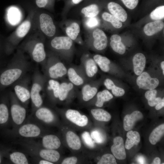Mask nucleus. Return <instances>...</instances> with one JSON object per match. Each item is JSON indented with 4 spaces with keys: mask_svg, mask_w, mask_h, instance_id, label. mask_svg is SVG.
<instances>
[{
    "mask_svg": "<svg viewBox=\"0 0 164 164\" xmlns=\"http://www.w3.org/2000/svg\"><path fill=\"white\" fill-rule=\"evenodd\" d=\"M36 9V7L30 8L26 19L9 36L6 38L5 44L8 48H13L30 32Z\"/></svg>",
    "mask_w": 164,
    "mask_h": 164,
    "instance_id": "obj_1",
    "label": "nucleus"
},
{
    "mask_svg": "<svg viewBox=\"0 0 164 164\" xmlns=\"http://www.w3.org/2000/svg\"><path fill=\"white\" fill-rule=\"evenodd\" d=\"M53 18L49 14L36 7L31 31H38L45 36L53 38L56 32Z\"/></svg>",
    "mask_w": 164,
    "mask_h": 164,
    "instance_id": "obj_2",
    "label": "nucleus"
},
{
    "mask_svg": "<svg viewBox=\"0 0 164 164\" xmlns=\"http://www.w3.org/2000/svg\"><path fill=\"white\" fill-rule=\"evenodd\" d=\"M24 41V48L30 52L33 60L37 62L43 61L46 58L44 40L45 36L38 31H31Z\"/></svg>",
    "mask_w": 164,
    "mask_h": 164,
    "instance_id": "obj_3",
    "label": "nucleus"
},
{
    "mask_svg": "<svg viewBox=\"0 0 164 164\" xmlns=\"http://www.w3.org/2000/svg\"><path fill=\"white\" fill-rule=\"evenodd\" d=\"M62 115L63 123L76 131H81L93 126L90 117L77 110L68 109L65 110Z\"/></svg>",
    "mask_w": 164,
    "mask_h": 164,
    "instance_id": "obj_4",
    "label": "nucleus"
},
{
    "mask_svg": "<svg viewBox=\"0 0 164 164\" xmlns=\"http://www.w3.org/2000/svg\"><path fill=\"white\" fill-rule=\"evenodd\" d=\"M63 145L72 154L85 153V150L81 139L76 131L64 124L60 126Z\"/></svg>",
    "mask_w": 164,
    "mask_h": 164,
    "instance_id": "obj_5",
    "label": "nucleus"
},
{
    "mask_svg": "<svg viewBox=\"0 0 164 164\" xmlns=\"http://www.w3.org/2000/svg\"><path fill=\"white\" fill-rule=\"evenodd\" d=\"M136 83L140 88L152 90L158 86L159 81L157 79L152 78L148 73L144 72L138 75L136 79Z\"/></svg>",
    "mask_w": 164,
    "mask_h": 164,
    "instance_id": "obj_6",
    "label": "nucleus"
},
{
    "mask_svg": "<svg viewBox=\"0 0 164 164\" xmlns=\"http://www.w3.org/2000/svg\"><path fill=\"white\" fill-rule=\"evenodd\" d=\"M85 0L80 6L81 12L87 18L96 17L100 12L99 5L94 0Z\"/></svg>",
    "mask_w": 164,
    "mask_h": 164,
    "instance_id": "obj_7",
    "label": "nucleus"
},
{
    "mask_svg": "<svg viewBox=\"0 0 164 164\" xmlns=\"http://www.w3.org/2000/svg\"><path fill=\"white\" fill-rule=\"evenodd\" d=\"M50 44L56 50H68L72 47L73 40L68 36H55L52 38Z\"/></svg>",
    "mask_w": 164,
    "mask_h": 164,
    "instance_id": "obj_8",
    "label": "nucleus"
},
{
    "mask_svg": "<svg viewBox=\"0 0 164 164\" xmlns=\"http://www.w3.org/2000/svg\"><path fill=\"white\" fill-rule=\"evenodd\" d=\"M92 36L94 39L93 45L96 49L101 50L107 47L108 38L102 30L98 28L96 29L93 32Z\"/></svg>",
    "mask_w": 164,
    "mask_h": 164,
    "instance_id": "obj_9",
    "label": "nucleus"
},
{
    "mask_svg": "<svg viewBox=\"0 0 164 164\" xmlns=\"http://www.w3.org/2000/svg\"><path fill=\"white\" fill-rule=\"evenodd\" d=\"M111 152L116 158L119 160H123L126 158L123 138L121 137H115L113 139V144L111 148Z\"/></svg>",
    "mask_w": 164,
    "mask_h": 164,
    "instance_id": "obj_10",
    "label": "nucleus"
},
{
    "mask_svg": "<svg viewBox=\"0 0 164 164\" xmlns=\"http://www.w3.org/2000/svg\"><path fill=\"white\" fill-rule=\"evenodd\" d=\"M22 73L21 70L17 68L5 70L1 75L0 82L4 85H9L18 79Z\"/></svg>",
    "mask_w": 164,
    "mask_h": 164,
    "instance_id": "obj_11",
    "label": "nucleus"
},
{
    "mask_svg": "<svg viewBox=\"0 0 164 164\" xmlns=\"http://www.w3.org/2000/svg\"><path fill=\"white\" fill-rule=\"evenodd\" d=\"M43 147L46 149L57 150L63 145V141L57 136L48 134L43 137L42 140Z\"/></svg>",
    "mask_w": 164,
    "mask_h": 164,
    "instance_id": "obj_12",
    "label": "nucleus"
},
{
    "mask_svg": "<svg viewBox=\"0 0 164 164\" xmlns=\"http://www.w3.org/2000/svg\"><path fill=\"white\" fill-rule=\"evenodd\" d=\"M90 159L83 153L72 154L71 155L63 158L61 160V164H76L87 163L89 162Z\"/></svg>",
    "mask_w": 164,
    "mask_h": 164,
    "instance_id": "obj_13",
    "label": "nucleus"
},
{
    "mask_svg": "<svg viewBox=\"0 0 164 164\" xmlns=\"http://www.w3.org/2000/svg\"><path fill=\"white\" fill-rule=\"evenodd\" d=\"M142 114L140 111H136L130 114L126 115L123 120V127L126 131H129L133 127L135 122L143 118Z\"/></svg>",
    "mask_w": 164,
    "mask_h": 164,
    "instance_id": "obj_14",
    "label": "nucleus"
},
{
    "mask_svg": "<svg viewBox=\"0 0 164 164\" xmlns=\"http://www.w3.org/2000/svg\"><path fill=\"white\" fill-rule=\"evenodd\" d=\"M108 10L111 14L118 18L121 22H125L127 18V13L119 4L114 2H110L107 5Z\"/></svg>",
    "mask_w": 164,
    "mask_h": 164,
    "instance_id": "obj_15",
    "label": "nucleus"
},
{
    "mask_svg": "<svg viewBox=\"0 0 164 164\" xmlns=\"http://www.w3.org/2000/svg\"><path fill=\"white\" fill-rule=\"evenodd\" d=\"M88 130L91 141L96 148L97 144H102L105 142L106 135L102 130L93 126Z\"/></svg>",
    "mask_w": 164,
    "mask_h": 164,
    "instance_id": "obj_16",
    "label": "nucleus"
},
{
    "mask_svg": "<svg viewBox=\"0 0 164 164\" xmlns=\"http://www.w3.org/2000/svg\"><path fill=\"white\" fill-rule=\"evenodd\" d=\"M164 27V22L160 20H156L146 24L143 28L145 35L151 36L161 31Z\"/></svg>",
    "mask_w": 164,
    "mask_h": 164,
    "instance_id": "obj_17",
    "label": "nucleus"
},
{
    "mask_svg": "<svg viewBox=\"0 0 164 164\" xmlns=\"http://www.w3.org/2000/svg\"><path fill=\"white\" fill-rule=\"evenodd\" d=\"M21 136L26 137H35L40 134L41 130L37 126L32 124H27L22 126L19 129Z\"/></svg>",
    "mask_w": 164,
    "mask_h": 164,
    "instance_id": "obj_18",
    "label": "nucleus"
},
{
    "mask_svg": "<svg viewBox=\"0 0 164 164\" xmlns=\"http://www.w3.org/2000/svg\"><path fill=\"white\" fill-rule=\"evenodd\" d=\"M11 113L13 121L17 125L21 124L26 118L25 109L17 104H14L12 106Z\"/></svg>",
    "mask_w": 164,
    "mask_h": 164,
    "instance_id": "obj_19",
    "label": "nucleus"
},
{
    "mask_svg": "<svg viewBox=\"0 0 164 164\" xmlns=\"http://www.w3.org/2000/svg\"><path fill=\"white\" fill-rule=\"evenodd\" d=\"M36 115L39 119L48 124L53 123L56 120V116L53 112L46 108L38 109L36 112Z\"/></svg>",
    "mask_w": 164,
    "mask_h": 164,
    "instance_id": "obj_20",
    "label": "nucleus"
},
{
    "mask_svg": "<svg viewBox=\"0 0 164 164\" xmlns=\"http://www.w3.org/2000/svg\"><path fill=\"white\" fill-rule=\"evenodd\" d=\"M134 72L137 75H139L143 71L145 65L146 58L145 55L141 53L135 54L133 58Z\"/></svg>",
    "mask_w": 164,
    "mask_h": 164,
    "instance_id": "obj_21",
    "label": "nucleus"
},
{
    "mask_svg": "<svg viewBox=\"0 0 164 164\" xmlns=\"http://www.w3.org/2000/svg\"><path fill=\"white\" fill-rule=\"evenodd\" d=\"M39 154L43 159L53 163L60 161L61 158L60 153L56 150L45 149L41 150Z\"/></svg>",
    "mask_w": 164,
    "mask_h": 164,
    "instance_id": "obj_22",
    "label": "nucleus"
},
{
    "mask_svg": "<svg viewBox=\"0 0 164 164\" xmlns=\"http://www.w3.org/2000/svg\"><path fill=\"white\" fill-rule=\"evenodd\" d=\"M91 117L98 121L108 122L110 121L111 117L107 111L101 108H93L90 111Z\"/></svg>",
    "mask_w": 164,
    "mask_h": 164,
    "instance_id": "obj_23",
    "label": "nucleus"
},
{
    "mask_svg": "<svg viewBox=\"0 0 164 164\" xmlns=\"http://www.w3.org/2000/svg\"><path fill=\"white\" fill-rule=\"evenodd\" d=\"M110 45L113 50L120 54H124L126 51L125 45L121 42V38L117 34L112 35L110 38Z\"/></svg>",
    "mask_w": 164,
    "mask_h": 164,
    "instance_id": "obj_24",
    "label": "nucleus"
},
{
    "mask_svg": "<svg viewBox=\"0 0 164 164\" xmlns=\"http://www.w3.org/2000/svg\"><path fill=\"white\" fill-rule=\"evenodd\" d=\"M49 72L51 78L56 79L66 75L67 70L63 63L58 62L50 67Z\"/></svg>",
    "mask_w": 164,
    "mask_h": 164,
    "instance_id": "obj_25",
    "label": "nucleus"
},
{
    "mask_svg": "<svg viewBox=\"0 0 164 164\" xmlns=\"http://www.w3.org/2000/svg\"><path fill=\"white\" fill-rule=\"evenodd\" d=\"M125 147L126 149H130L134 145L138 144L140 141V137L139 133L137 131H129L126 134Z\"/></svg>",
    "mask_w": 164,
    "mask_h": 164,
    "instance_id": "obj_26",
    "label": "nucleus"
},
{
    "mask_svg": "<svg viewBox=\"0 0 164 164\" xmlns=\"http://www.w3.org/2000/svg\"><path fill=\"white\" fill-rule=\"evenodd\" d=\"M42 89L41 86L39 84L35 83L32 85L30 96L32 100L37 107H39L43 103V100L39 92Z\"/></svg>",
    "mask_w": 164,
    "mask_h": 164,
    "instance_id": "obj_27",
    "label": "nucleus"
},
{
    "mask_svg": "<svg viewBox=\"0 0 164 164\" xmlns=\"http://www.w3.org/2000/svg\"><path fill=\"white\" fill-rule=\"evenodd\" d=\"M112 94L108 90H104L98 92L97 95V100L95 106L97 107H101L106 102L108 101L113 98Z\"/></svg>",
    "mask_w": 164,
    "mask_h": 164,
    "instance_id": "obj_28",
    "label": "nucleus"
},
{
    "mask_svg": "<svg viewBox=\"0 0 164 164\" xmlns=\"http://www.w3.org/2000/svg\"><path fill=\"white\" fill-rule=\"evenodd\" d=\"M164 133V124H162L155 128L150 134L149 140L152 145H155L162 137Z\"/></svg>",
    "mask_w": 164,
    "mask_h": 164,
    "instance_id": "obj_29",
    "label": "nucleus"
},
{
    "mask_svg": "<svg viewBox=\"0 0 164 164\" xmlns=\"http://www.w3.org/2000/svg\"><path fill=\"white\" fill-rule=\"evenodd\" d=\"M97 92V88L87 84L83 87L82 90V99L84 102H88L92 99Z\"/></svg>",
    "mask_w": 164,
    "mask_h": 164,
    "instance_id": "obj_30",
    "label": "nucleus"
},
{
    "mask_svg": "<svg viewBox=\"0 0 164 164\" xmlns=\"http://www.w3.org/2000/svg\"><path fill=\"white\" fill-rule=\"evenodd\" d=\"M93 58L102 70L105 72H108L109 71V64L110 63V61L107 57L96 54L94 56Z\"/></svg>",
    "mask_w": 164,
    "mask_h": 164,
    "instance_id": "obj_31",
    "label": "nucleus"
},
{
    "mask_svg": "<svg viewBox=\"0 0 164 164\" xmlns=\"http://www.w3.org/2000/svg\"><path fill=\"white\" fill-rule=\"evenodd\" d=\"M65 31L68 37L73 40H75L80 33V26L77 22H73L66 28Z\"/></svg>",
    "mask_w": 164,
    "mask_h": 164,
    "instance_id": "obj_32",
    "label": "nucleus"
},
{
    "mask_svg": "<svg viewBox=\"0 0 164 164\" xmlns=\"http://www.w3.org/2000/svg\"><path fill=\"white\" fill-rule=\"evenodd\" d=\"M73 85L71 83H63L60 84L58 98L60 101H63L67 98L69 92L73 88Z\"/></svg>",
    "mask_w": 164,
    "mask_h": 164,
    "instance_id": "obj_33",
    "label": "nucleus"
},
{
    "mask_svg": "<svg viewBox=\"0 0 164 164\" xmlns=\"http://www.w3.org/2000/svg\"><path fill=\"white\" fill-rule=\"evenodd\" d=\"M102 17L104 21L111 23L115 28L119 29L122 26V23L118 18L108 12L103 13Z\"/></svg>",
    "mask_w": 164,
    "mask_h": 164,
    "instance_id": "obj_34",
    "label": "nucleus"
},
{
    "mask_svg": "<svg viewBox=\"0 0 164 164\" xmlns=\"http://www.w3.org/2000/svg\"><path fill=\"white\" fill-rule=\"evenodd\" d=\"M14 90L18 98L22 102H25L30 98V92L25 88L19 85H16Z\"/></svg>",
    "mask_w": 164,
    "mask_h": 164,
    "instance_id": "obj_35",
    "label": "nucleus"
},
{
    "mask_svg": "<svg viewBox=\"0 0 164 164\" xmlns=\"http://www.w3.org/2000/svg\"><path fill=\"white\" fill-rule=\"evenodd\" d=\"M67 74L70 80L74 84L79 86L83 84L84 80L83 79L73 68H70L68 70Z\"/></svg>",
    "mask_w": 164,
    "mask_h": 164,
    "instance_id": "obj_36",
    "label": "nucleus"
},
{
    "mask_svg": "<svg viewBox=\"0 0 164 164\" xmlns=\"http://www.w3.org/2000/svg\"><path fill=\"white\" fill-rule=\"evenodd\" d=\"M86 73L89 77H93L97 72L98 69L96 63L92 59L88 60L85 64Z\"/></svg>",
    "mask_w": 164,
    "mask_h": 164,
    "instance_id": "obj_37",
    "label": "nucleus"
},
{
    "mask_svg": "<svg viewBox=\"0 0 164 164\" xmlns=\"http://www.w3.org/2000/svg\"><path fill=\"white\" fill-rule=\"evenodd\" d=\"M11 161L16 164H28V160L24 154L19 152H15L10 155Z\"/></svg>",
    "mask_w": 164,
    "mask_h": 164,
    "instance_id": "obj_38",
    "label": "nucleus"
},
{
    "mask_svg": "<svg viewBox=\"0 0 164 164\" xmlns=\"http://www.w3.org/2000/svg\"><path fill=\"white\" fill-rule=\"evenodd\" d=\"M55 0H35L36 7L39 9H45L53 11Z\"/></svg>",
    "mask_w": 164,
    "mask_h": 164,
    "instance_id": "obj_39",
    "label": "nucleus"
},
{
    "mask_svg": "<svg viewBox=\"0 0 164 164\" xmlns=\"http://www.w3.org/2000/svg\"><path fill=\"white\" fill-rule=\"evenodd\" d=\"M150 16L153 20L163 19L164 18V6L161 5L156 7L151 12Z\"/></svg>",
    "mask_w": 164,
    "mask_h": 164,
    "instance_id": "obj_40",
    "label": "nucleus"
},
{
    "mask_svg": "<svg viewBox=\"0 0 164 164\" xmlns=\"http://www.w3.org/2000/svg\"><path fill=\"white\" fill-rule=\"evenodd\" d=\"M97 164H116L114 156L110 153H106L103 155L97 162Z\"/></svg>",
    "mask_w": 164,
    "mask_h": 164,
    "instance_id": "obj_41",
    "label": "nucleus"
},
{
    "mask_svg": "<svg viewBox=\"0 0 164 164\" xmlns=\"http://www.w3.org/2000/svg\"><path fill=\"white\" fill-rule=\"evenodd\" d=\"M9 118V113L7 107L5 104H0V124L5 123Z\"/></svg>",
    "mask_w": 164,
    "mask_h": 164,
    "instance_id": "obj_42",
    "label": "nucleus"
},
{
    "mask_svg": "<svg viewBox=\"0 0 164 164\" xmlns=\"http://www.w3.org/2000/svg\"><path fill=\"white\" fill-rule=\"evenodd\" d=\"M49 86L48 87L49 90H52L54 96L56 98H58L60 84L57 81L51 80L49 81Z\"/></svg>",
    "mask_w": 164,
    "mask_h": 164,
    "instance_id": "obj_43",
    "label": "nucleus"
},
{
    "mask_svg": "<svg viewBox=\"0 0 164 164\" xmlns=\"http://www.w3.org/2000/svg\"><path fill=\"white\" fill-rule=\"evenodd\" d=\"M87 18L86 22V25L87 27L90 28H93L99 25V21L95 17Z\"/></svg>",
    "mask_w": 164,
    "mask_h": 164,
    "instance_id": "obj_44",
    "label": "nucleus"
},
{
    "mask_svg": "<svg viewBox=\"0 0 164 164\" xmlns=\"http://www.w3.org/2000/svg\"><path fill=\"white\" fill-rule=\"evenodd\" d=\"M125 6L130 9H133L137 6L138 0H121Z\"/></svg>",
    "mask_w": 164,
    "mask_h": 164,
    "instance_id": "obj_45",
    "label": "nucleus"
},
{
    "mask_svg": "<svg viewBox=\"0 0 164 164\" xmlns=\"http://www.w3.org/2000/svg\"><path fill=\"white\" fill-rule=\"evenodd\" d=\"M113 94L115 96L120 97L124 95L125 93L124 90L120 87L114 85L111 89Z\"/></svg>",
    "mask_w": 164,
    "mask_h": 164,
    "instance_id": "obj_46",
    "label": "nucleus"
},
{
    "mask_svg": "<svg viewBox=\"0 0 164 164\" xmlns=\"http://www.w3.org/2000/svg\"><path fill=\"white\" fill-rule=\"evenodd\" d=\"M157 94L156 90H149L145 93V97L148 100H150L156 97Z\"/></svg>",
    "mask_w": 164,
    "mask_h": 164,
    "instance_id": "obj_47",
    "label": "nucleus"
},
{
    "mask_svg": "<svg viewBox=\"0 0 164 164\" xmlns=\"http://www.w3.org/2000/svg\"><path fill=\"white\" fill-rule=\"evenodd\" d=\"M65 3V7L70 8L73 5H77L84 0H63Z\"/></svg>",
    "mask_w": 164,
    "mask_h": 164,
    "instance_id": "obj_48",
    "label": "nucleus"
},
{
    "mask_svg": "<svg viewBox=\"0 0 164 164\" xmlns=\"http://www.w3.org/2000/svg\"><path fill=\"white\" fill-rule=\"evenodd\" d=\"M104 84L106 88L109 90H111L114 86L115 85L111 80L108 78L105 80Z\"/></svg>",
    "mask_w": 164,
    "mask_h": 164,
    "instance_id": "obj_49",
    "label": "nucleus"
},
{
    "mask_svg": "<svg viewBox=\"0 0 164 164\" xmlns=\"http://www.w3.org/2000/svg\"><path fill=\"white\" fill-rule=\"evenodd\" d=\"M162 99L160 97H155L152 100H148V104L151 107H153L156 105Z\"/></svg>",
    "mask_w": 164,
    "mask_h": 164,
    "instance_id": "obj_50",
    "label": "nucleus"
},
{
    "mask_svg": "<svg viewBox=\"0 0 164 164\" xmlns=\"http://www.w3.org/2000/svg\"><path fill=\"white\" fill-rule=\"evenodd\" d=\"M164 106V98L162 99L161 101L157 104L155 107V108L157 110H159Z\"/></svg>",
    "mask_w": 164,
    "mask_h": 164,
    "instance_id": "obj_51",
    "label": "nucleus"
},
{
    "mask_svg": "<svg viewBox=\"0 0 164 164\" xmlns=\"http://www.w3.org/2000/svg\"><path fill=\"white\" fill-rule=\"evenodd\" d=\"M137 161L139 164L145 163V159L142 156H139L137 158Z\"/></svg>",
    "mask_w": 164,
    "mask_h": 164,
    "instance_id": "obj_52",
    "label": "nucleus"
},
{
    "mask_svg": "<svg viewBox=\"0 0 164 164\" xmlns=\"http://www.w3.org/2000/svg\"><path fill=\"white\" fill-rule=\"evenodd\" d=\"M39 164H53V163L47 161L46 160H40L39 162Z\"/></svg>",
    "mask_w": 164,
    "mask_h": 164,
    "instance_id": "obj_53",
    "label": "nucleus"
},
{
    "mask_svg": "<svg viewBox=\"0 0 164 164\" xmlns=\"http://www.w3.org/2000/svg\"><path fill=\"white\" fill-rule=\"evenodd\" d=\"M153 164H159L161 163L160 159L158 157L155 158L153 161Z\"/></svg>",
    "mask_w": 164,
    "mask_h": 164,
    "instance_id": "obj_54",
    "label": "nucleus"
},
{
    "mask_svg": "<svg viewBox=\"0 0 164 164\" xmlns=\"http://www.w3.org/2000/svg\"><path fill=\"white\" fill-rule=\"evenodd\" d=\"M6 38L0 35V44L5 42Z\"/></svg>",
    "mask_w": 164,
    "mask_h": 164,
    "instance_id": "obj_55",
    "label": "nucleus"
},
{
    "mask_svg": "<svg viewBox=\"0 0 164 164\" xmlns=\"http://www.w3.org/2000/svg\"><path fill=\"white\" fill-rule=\"evenodd\" d=\"M161 66L162 70V73L164 74V61H162L161 63Z\"/></svg>",
    "mask_w": 164,
    "mask_h": 164,
    "instance_id": "obj_56",
    "label": "nucleus"
},
{
    "mask_svg": "<svg viewBox=\"0 0 164 164\" xmlns=\"http://www.w3.org/2000/svg\"><path fill=\"white\" fill-rule=\"evenodd\" d=\"M1 162V158H0V163Z\"/></svg>",
    "mask_w": 164,
    "mask_h": 164,
    "instance_id": "obj_57",
    "label": "nucleus"
}]
</instances>
